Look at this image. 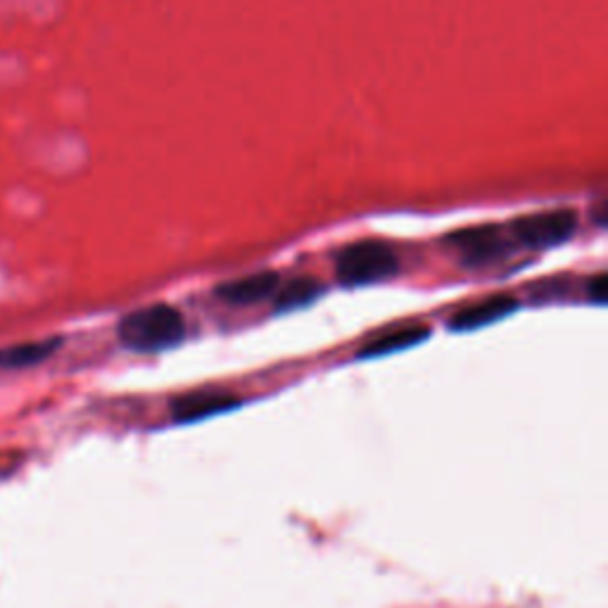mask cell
<instances>
[{
    "label": "cell",
    "instance_id": "1",
    "mask_svg": "<svg viewBox=\"0 0 608 608\" xmlns=\"http://www.w3.org/2000/svg\"><path fill=\"white\" fill-rule=\"evenodd\" d=\"M117 334L124 348L133 352H160L186 338V319L172 304L160 302L124 316Z\"/></svg>",
    "mask_w": 608,
    "mask_h": 608
},
{
    "label": "cell",
    "instance_id": "7",
    "mask_svg": "<svg viewBox=\"0 0 608 608\" xmlns=\"http://www.w3.org/2000/svg\"><path fill=\"white\" fill-rule=\"evenodd\" d=\"M279 285H281L279 273L259 271V273L243 276V279L219 285L217 297L229 304H257L261 300L276 295Z\"/></svg>",
    "mask_w": 608,
    "mask_h": 608
},
{
    "label": "cell",
    "instance_id": "5",
    "mask_svg": "<svg viewBox=\"0 0 608 608\" xmlns=\"http://www.w3.org/2000/svg\"><path fill=\"white\" fill-rule=\"evenodd\" d=\"M516 309H518V300L514 295H506V293L490 295L466 304L464 309L456 312L449 319V328L456 330V334H468V330H478L494 321H502Z\"/></svg>",
    "mask_w": 608,
    "mask_h": 608
},
{
    "label": "cell",
    "instance_id": "8",
    "mask_svg": "<svg viewBox=\"0 0 608 608\" xmlns=\"http://www.w3.org/2000/svg\"><path fill=\"white\" fill-rule=\"evenodd\" d=\"M428 336H431V330L425 326H399L393 330H385V334L371 338L362 350H359V356L371 359V356H383V354H393L399 350H409L413 344L423 342Z\"/></svg>",
    "mask_w": 608,
    "mask_h": 608
},
{
    "label": "cell",
    "instance_id": "11",
    "mask_svg": "<svg viewBox=\"0 0 608 608\" xmlns=\"http://www.w3.org/2000/svg\"><path fill=\"white\" fill-rule=\"evenodd\" d=\"M606 273H597L594 279H589L587 283V300L594 304H604L606 302Z\"/></svg>",
    "mask_w": 608,
    "mask_h": 608
},
{
    "label": "cell",
    "instance_id": "9",
    "mask_svg": "<svg viewBox=\"0 0 608 608\" xmlns=\"http://www.w3.org/2000/svg\"><path fill=\"white\" fill-rule=\"evenodd\" d=\"M62 338H46L32 342H17L10 348H0V369H30L58 352Z\"/></svg>",
    "mask_w": 608,
    "mask_h": 608
},
{
    "label": "cell",
    "instance_id": "4",
    "mask_svg": "<svg viewBox=\"0 0 608 608\" xmlns=\"http://www.w3.org/2000/svg\"><path fill=\"white\" fill-rule=\"evenodd\" d=\"M442 243L468 267L490 265V261L502 259L511 250V236L502 226L494 224L452 231Z\"/></svg>",
    "mask_w": 608,
    "mask_h": 608
},
{
    "label": "cell",
    "instance_id": "3",
    "mask_svg": "<svg viewBox=\"0 0 608 608\" xmlns=\"http://www.w3.org/2000/svg\"><path fill=\"white\" fill-rule=\"evenodd\" d=\"M577 212L561 207V210H545L535 214H523L511 221L508 236L514 243L533 250H547L573 238L577 231Z\"/></svg>",
    "mask_w": 608,
    "mask_h": 608
},
{
    "label": "cell",
    "instance_id": "10",
    "mask_svg": "<svg viewBox=\"0 0 608 608\" xmlns=\"http://www.w3.org/2000/svg\"><path fill=\"white\" fill-rule=\"evenodd\" d=\"M324 293L321 281L312 279V276H297V279L279 285L276 290V312H295L307 307L314 300H319Z\"/></svg>",
    "mask_w": 608,
    "mask_h": 608
},
{
    "label": "cell",
    "instance_id": "6",
    "mask_svg": "<svg viewBox=\"0 0 608 608\" xmlns=\"http://www.w3.org/2000/svg\"><path fill=\"white\" fill-rule=\"evenodd\" d=\"M238 405L241 399L231 393L202 390V393H190L178 397L172 409H174V419L178 423H188V421H202V419L217 417V413H224Z\"/></svg>",
    "mask_w": 608,
    "mask_h": 608
},
{
    "label": "cell",
    "instance_id": "2",
    "mask_svg": "<svg viewBox=\"0 0 608 608\" xmlns=\"http://www.w3.org/2000/svg\"><path fill=\"white\" fill-rule=\"evenodd\" d=\"M399 259L383 241H359L336 255V276L342 285H371L397 273Z\"/></svg>",
    "mask_w": 608,
    "mask_h": 608
}]
</instances>
